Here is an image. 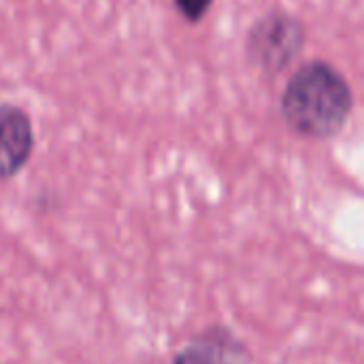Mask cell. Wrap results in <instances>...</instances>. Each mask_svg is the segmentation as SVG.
<instances>
[{
    "instance_id": "obj_1",
    "label": "cell",
    "mask_w": 364,
    "mask_h": 364,
    "mask_svg": "<svg viewBox=\"0 0 364 364\" xmlns=\"http://www.w3.org/2000/svg\"><path fill=\"white\" fill-rule=\"evenodd\" d=\"M279 111L296 136L328 141L346 128L354 111V90L335 64L309 60L290 75Z\"/></svg>"
},
{
    "instance_id": "obj_2",
    "label": "cell",
    "mask_w": 364,
    "mask_h": 364,
    "mask_svg": "<svg viewBox=\"0 0 364 364\" xmlns=\"http://www.w3.org/2000/svg\"><path fill=\"white\" fill-rule=\"evenodd\" d=\"M305 21L284 9L260 15L245 36V55L262 75L277 77L288 70L307 45Z\"/></svg>"
},
{
    "instance_id": "obj_3",
    "label": "cell",
    "mask_w": 364,
    "mask_h": 364,
    "mask_svg": "<svg viewBox=\"0 0 364 364\" xmlns=\"http://www.w3.org/2000/svg\"><path fill=\"white\" fill-rule=\"evenodd\" d=\"M168 364H254V352L230 326L207 324L171 356Z\"/></svg>"
},
{
    "instance_id": "obj_4",
    "label": "cell",
    "mask_w": 364,
    "mask_h": 364,
    "mask_svg": "<svg viewBox=\"0 0 364 364\" xmlns=\"http://www.w3.org/2000/svg\"><path fill=\"white\" fill-rule=\"evenodd\" d=\"M36 136L30 113L13 102H0V183L17 177L34 154Z\"/></svg>"
},
{
    "instance_id": "obj_5",
    "label": "cell",
    "mask_w": 364,
    "mask_h": 364,
    "mask_svg": "<svg viewBox=\"0 0 364 364\" xmlns=\"http://www.w3.org/2000/svg\"><path fill=\"white\" fill-rule=\"evenodd\" d=\"M213 2L215 0H173V6H175V11L188 23L196 26V23H200L207 17V13L211 11Z\"/></svg>"
}]
</instances>
